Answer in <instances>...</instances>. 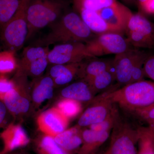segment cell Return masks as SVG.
<instances>
[{
    "mask_svg": "<svg viewBox=\"0 0 154 154\" xmlns=\"http://www.w3.org/2000/svg\"><path fill=\"white\" fill-rule=\"evenodd\" d=\"M149 55V54L146 53L141 51L140 53L135 62L131 74V81L130 84L144 80L145 76L143 69L144 63Z\"/></svg>",
    "mask_w": 154,
    "mask_h": 154,
    "instance_id": "30",
    "label": "cell"
},
{
    "mask_svg": "<svg viewBox=\"0 0 154 154\" xmlns=\"http://www.w3.org/2000/svg\"><path fill=\"white\" fill-rule=\"evenodd\" d=\"M116 105L134 112L154 102V82L144 80L105 93Z\"/></svg>",
    "mask_w": 154,
    "mask_h": 154,
    "instance_id": "2",
    "label": "cell"
},
{
    "mask_svg": "<svg viewBox=\"0 0 154 154\" xmlns=\"http://www.w3.org/2000/svg\"><path fill=\"white\" fill-rule=\"evenodd\" d=\"M148 128L149 130L151 131L152 133L154 135V120L148 124Z\"/></svg>",
    "mask_w": 154,
    "mask_h": 154,
    "instance_id": "38",
    "label": "cell"
},
{
    "mask_svg": "<svg viewBox=\"0 0 154 154\" xmlns=\"http://www.w3.org/2000/svg\"><path fill=\"white\" fill-rule=\"evenodd\" d=\"M109 154V152H108V151L107 150V151L105 152V153H104V154Z\"/></svg>",
    "mask_w": 154,
    "mask_h": 154,
    "instance_id": "41",
    "label": "cell"
},
{
    "mask_svg": "<svg viewBox=\"0 0 154 154\" xmlns=\"http://www.w3.org/2000/svg\"><path fill=\"white\" fill-rule=\"evenodd\" d=\"M115 81H116V78L113 67L86 82L96 95L110 88Z\"/></svg>",
    "mask_w": 154,
    "mask_h": 154,
    "instance_id": "24",
    "label": "cell"
},
{
    "mask_svg": "<svg viewBox=\"0 0 154 154\" xmlns=\"http://www.w3.org/2000/svg\"><path fill=\"white\" fill-rule=\"evenodd\" d=\"M56 107L69 119L76 116L82 109L80 102L67 99H63L60 101Z\"/></svg>",
    "mask_w": 154,
    "mask_h": 154,
    "instance_id": "29",
    "label": "cell"
},
{
    "mask_svg": "<svg viewBox=\"0 0 154 154\" xmlns=\"http://www.w3.org/2000/svg\"><path fill=\"white\" fill-rule=\"evenodd\" d=\"M64 99H72L78 102H91L95 98L96 94L85 81L73 83L61 91Z\"/></svg>",
    "mask_w": 154,
    "mask_h": 154,
    "instance_id": "18",
    "label": "cell"
},
{
    "mask_svg": "<svg viewBox=\"0 0 154 154\" xmlns=\"http://www.w3.org/2000/svg\"><path fill=\"white\" fill-rule=\"evenodd\" d=\"M68 122L69 118L57 107L46 110L37 118V124L42 132L53 137L65 131Z\"/></svg>",
    "mask_w": 154,
    "mask_h": 154,
    "instance_id": "12",
    "label": "cell"
},
{
    "mask_svg": "<svg viewBox=\"0 0 154 154\" xmlns=\"http://www.w3.org/2000/svg\"><path fill=\"white\" fill-rule=\"evenodd\" d=\"M1 137L5 144L4 149L0 152L1 154L25 146L29 142L25 131L18 125H9L1 134Z\"/></svg>",
    "mask_w": 154,
    "mask_h": 154,
    "instance_id": "15",
    "label": "cell"
},
{
    "mask_svg": "<svg viewBox=\"0 0 154 154\" xmlns=\"http://www.w3.org/2000/svg\"><path fill=\"white\" fill-rule=\"evenodd\" d=\"M137 117L148 124L154 120V102L147 107L133 112Z\"/></svg>",
    "mask_w": 154,
    "mask_h": 154,
    "instance_id": "32",
    "label": "cell"
},
{
    "mask_svg": "<svg viewBox=\"0 0 154 154\" xmlns=\"http://www.w3.org/2000/svg\"><path fill=\"white\" fill-rule=\"evenodd\" d=\"M96 12L108 25L122 34L125 32L127 25L133 14L126 6L117 2L113 5Z\"/></svg>",
    "mask_w": 154,
    "mask_h": 154,
    "instance_id": "14",
    "label": "cell"
},
{
    "mask_svg": "<svg viewBox=\"0 0 154 154\" xmlns=\"http://www.w3.org/2000/svg\"><path fill=\"white\" fill-rule=\"evenodd\" d=\"M89 57H96L108 54L115 55L125 52L130 48L127 39L122 34L107 33L97 35L85 43Z\"/></svg>",
    "mask_w": 154,
    "mask_h": 154,
    "instance_id": "7",
    "label": "cell"
},
{
    "mask_svg": "<svg viewBox=\"0 0 154 154\" xmlns=\"http://www.w3.org/2000/svg\"><path fill=\"white\" fill-rule=\"evenodd\" d=\"M110 131H96L89 128L82 129V143L78 154H96L99 148L108 139Z\"/></svg>",
    "mask_w": 154,
    "mask_h": 154,
    "instance_id": "16",
    "label": "cell"
},
{
    "mask_svg": "<svg viewBox=\"0 0 154 154\" xmlns=\"http://www.w3.org/2000/svg\"><path fill=\"white\" fill-rule=\"evenodd\" d=\"M119 114V112L115 104L111 113L104 121L97 124L92 125L89 127V128L96 131H111Z\"/></svg>",
    "mask_w": 154,
    "mask_h": 154,
    "instance_id": "31",
    "label": "cell"
},
{
    "mask_svg": "<svg viewBox=\"0 0 154 154\" xmlns=\"http://www.w3.org/2000/svg\"><path fill=\"white\" fill-rule=\"evenodd\" d=\"M82 129L78 126L66 130L56 136L54 139L63 149L71 154L78 151L82 143Z\"/></svg>",
    "mask_w": 154,
    "mask_h": 154,
    "instance_id": "19",
    "label": "cell"
},
{
    "mask_svg": "<svg viewBox=\"0 0 154 154\" xmlns=\"http://www.w3.org/2000/svg\"><path fill=\"white\" fill-rule=\"evenodd\" d=\"M28 77L17 69V72L12 79L15 85L14 89L3 99L8 111L14 116L23 115L30 110V97Z\"/></svg>",
    "mask_w": 154,
    "mask_h": 154,
    "instance_id": "6",
    "label": "cell"
},
{
    "mask_svg": "<svg viewBox=\"0 0 154 154\" xmlns=\"http://www.w3.org/2000/svg\"><path fill=\"white\" fill-rule=\"evenodd\" d=\"M153 143H154V137H153Z\"/></svg>",
    "mask_w": 154,
    "mask_h": 154,
    "instance_id": "42",
    "label": "cell"
},
{
    "mask_svg": "<svg viewBox=\"0 0 154 154\" xmlns=\"http://www.w3.org/2000/svg\"><path fill=\"white\" fill-rule=\"evenodd\" d=\"M90 103L91 106L86 109L79 119L77 125L79 127H89L104 121L115 105L105 94L95 97Z\"/></svg>",
    "mask_w": 154,
    "mask_h": 154,
    "instance_id": "11",
    "label": "cell"
},
{
    "mask_svg": "<svg viewBox=\"0 0 154 154\" xmlns=\"http://www.w3.org/2000/svg\"><path fill=\"white\" fill-rule=\"evenodd\" d=\"M82 62L54 65L49 71V76L55 86H63L70 83L79 75Z\"/></svg>",
    "mask_w": 154,
    "mask_h": 154,
    "instance_id": "17",
    "label": "cell"
},
{
    "mask_svg": "<svg viewBox=\"0 0 154 154\" xmlns=\"http://www.w3.org/2000/svg\"><path fill=\"white\" fill-rule=\"evenodd\" d=\"M138 139V130L121 118L119 114L112 129L109 154H137L136 144Z\"/></svg>",
    "mask_w": 154,
    "mask_h": 154,
    "instance_id": "5",
    "label": "cell"
},
{
    "mask_svg": "<svg viewBox=\"0 0 154 154\" xmlns=\"http://www.w3.org/2000/svg\"><path fill=\"white\" fill-rule=\"evenodd\" d=\"M2 154H26L24 152L22 151L15 150L12 151L8 152Z\"/></svg>",
    "mask_w": 154,
    "mask_h": 154,
    "instance_id": "37",
    "label": "cell"
},
{
    "mask_svg": "<svg viewBox=\"0 0 154 154\" xmlns=\"http://www.w3.org/2000/svg\"><path fill=\"white\" fill-rule=\"evenodd\" d=\"M136 1L138 3L140 7L141 6H142L146 2L147 0H136Z\"/></svg>",
    "mask_w": 154,
    "mask_h": 154,
    "instance_id": "40",
    "label": "cell"
},
{
    "mask_svg": "<svg viewBox=\"0 0 154 154\" xmlns=\"http://www.w3.org/2000/svg\"><path fill=\"white\" fill-rule=\"evenodd\" d=\"M138 129L137 154H154L153 134L148 127H139Z\"/></svg>",
    "mask_w": 154,
    "mask_h": 154,
    "instance_id": "25",
    "label": "cell"
},
{
    "mask_svg": "<svg viewBox=\"0 0 154 154\" xmlns=\"http://www.w3.org/2000/svg\"><path fill=\"white\" fill-rule=\"evenodd\" d=\"M49 26V32L37 39L33 46L48 47L51 45L86 43L97 35L88 28L79 15L75 12L65 14Z\"/></svg>",
    "mask_w": 154,
    "mask_h": 154,
    "instance_id": "1",
    "label": "cell"
},
{
    "mask_svg": "<svg viewBox=\"0 0 154 154\" xmlns=\"http://www.w3.org/2000/svg\"><path fill=\"white\" fill-rule=\"evenodd\" d=\"M125 32L129 44L134 48H154V24L143 14H132Z\"/></svg>",
    "mask_w": 154,
    "mask_h": 154,
    "instance_id": "8",
    "label": "cell"
},
{
    "mask_svg": "<svg viewBox=\"0 0 154 154\" xmlns=\"http://www.w3.org/2000/svg\"><path fill=\"white\" fill-rule=\"evenodd\" d=\"M66 5L65 0H30L27 11V40L38 30L59 19Z\"/></svg>",
    "mask_w": 154,
    "mask_h": 154,
    "instance_id": "3",
    "label": "cell"
},
{
    "mask_svg": "<svg viewBox=\"0 0 154 154\" xmlns=\"http://www.w3.org/2000/svg\"><path fill=\"white\" fill-rule=\"evenodd\" d=\"M140 8L146 14H154V0H147Z\"/></svg>",
    "mask_w": 154,
    "mask_h": 154,
    "instance_id": "35",
    "label": "cell"
},
{
    "mask_svg": "<svg viewBox=\"0 0 154 154\" xmlns=\"http://www.w3.org/2000/svg\"><path fill=\"white\" fill-rule=\"evenodd\" d=\"M116 2V0H73L77 11L85 9L96 12L113 5Z\"/></svg>",
    "mask_w": 154,
    "mask_h": 154,
    "instance_id": "26",
    "label": "cell"
},
{
    "mask_svg": "<svg viewBox=\"0 0 154 154\" xmlns=\"http://www.w3.org/2000/svg\"><path fill=\"white\" fill-rule=\"evenodd\" d=\"M20 0H0V29L13 17Z\"/></svg>",
    "mask_w": 154,
    "mask_h": 154,
    "instance_id": "28",
    "label": "cell"
},
{
    "mask_svg": "<svg viewBox=\"0 0 154 154\" xmlns=\"http://www.w3.org/2000/svg\"><path fill=\"white\" fill-rule=\"evenodd\" d=\"M15 53L9 50L0 51V74L9 73L17 69L18 61L15 57Z\"/></svg>",
    "mask_w": 154,
    "mask_h": 154,
    "instance_id": "27",
    "label": "cell"
},
{
    "mask_svg": "<svg viewBox=\"0 0 154 154\" xmlns=\"http://www.w3.org/2000/svg\"><path fill=\"white\" fill-rule=\"evenodd\" d=\"M34 145L37 154H71L59 145L54 138L46 134L37 138Z\"/></svg>",
    "mask_w": 154,
    "mask_h": 154,
    "instance_id": "23",
    "label": "cell"
},
{
    "mask_svg": "<svg viewBox=\"0 0 154 154\" xmlns=\"http://www.w3.org/2000/svg\"><path fill=\"white\" fill-rule=\"evenodd\" d=\"M77 11L86 25L96 35L107 33H120L108 25L96 11L85 9H80Z\"/></svg>",
    "mask_w": 154,
    "mask_h": 154,
    "instance_id": "21",
    "label": "cell"
},
{
    "mask_svg": "<svg viewBox=\"0 0 154 154\" xmlns=\"http://www.w3.org/2000/svg\"><path fill=\"white\" fill-rule=\"evenodd\" d=\"M144 72L145 77L154 82V55H149L144 63Z\"/></svg>",
    "mask_w": 154,
    "mask_h": 154,
    "instance_id": "34",
    "label": "cell"
},
{
    "mask_svg": "<svg viewBox=\"0 0 154 154\" xmlns=\"http://www.w3.org/2000/svg\"><path fill=\"white\" fill-rule=\"evenodd\" d=\"M8 111L4 102L3 101H0V128L4 125Z\"/></svg>",
    "mask_w": 154,
    "mask_h": 154,
    "instance_id": "36",
    "label": "cell"
},
{
    "mask_svg": "<svg viewBox=\"0 0 154 154\" xmlns=\"http://www.w3.org/2000/svg\"><path fill=\"white\" fill-rule=\"evenodd\" d=\"M32 85L31 99L36 105H40L53 96L54 84L49 76L36 78Z\"/></svg>",
    "mask_w": 154,
    "mask_h": 154,
    "instance_id": "20",
    "label": "cell"
},
{
    "mask_svg": "<svg viewBox=\"0 0 154 154\" xmlns=\"http://www.w3.org/2000/svg\"><path fill=\"white\" fill-rule=\"evenodd\" d=\"M89 58L83 42L57 45L48 54V63L53 65L77 63Z\"/></svg>",
    "mask_w": 154,
    "mask_h": 154,
    "instance_id": "10",
    "label": "cell"
},
{
    "mask_svg": "<svg viewBox=\"0 0 154 154\" xmlns=\"http://www.w3.org/2000/svg\"><path fill=\"white\" fill-rule=\"evenodd\" d=\"M48 47L31 46L23 50L18 61L17 69L28 76L36 78L41 76L47 68L48 61Z\"/></svg>",
    "mask_w": 154,
    "mask_h": 154,
    "instance_id": "9",
    "label": "cell"
},
{
    "mask_svg": "<svg viewBox=\"0 0 154 154\" xmlns=\"http://www.w3.org/2000/svg\"><path fill=\"white\" fill-rule=\"evenodd\" d=\"M30 0H20L11 19L0 29L1 39L7 50L16 52L23 47L28 35L27 11Z\"/></svg>",
    "mask_w": 154,
    "mask_h": 154,
    "instance_id": "4",
    "label": "cell"
},
{
    "mask_svg": "<svg viewBox=\"0 0 154 154\" xmlns=\"http://www.w3.org/2000/svg\"><path fill=\"white\" fill-rule=\"evenodd\" d=\"M125 3L127 4L128 5H131L134 4L136 2V0H122Z\"/></svg>",
    "mask_w": 154,
    "mask_h": 154,
    "instance_id": "39",
    "label": "cell"
},
{
    "mask_svg": "<svg viewBox=\"0 0 154 154\" xmlns=\"http://www.w3.org/2000/svg\"><path fill=\"white\" fill-rule=\"evenodd\" d=\"M13 80H10L3 75H0V101H3L5 96L14 89Z\"/></svg>",
    "mask_w": 154,
    "mask_h": 154,
    "instance_id": "33",
    "label": "cell"
},
{
    "mask_svg": "<svg viewBox=\"0 0 154 154\" xmlns=\"http://www.w3.org/2000/svg\"><path fill=\"white\" fill-rule=\"evenodd\" d=\"M140 51L136 48H130L125 52L115 55L113 68L119 85L125 86L130 83L134 65Z\"/></svg>",
    "mask_w": 154,
    "mask_h": 154,
    "instance_id": "13",
    "label": "cell"
},
{
    "mask_svg": "<svg viewBox=\"0 0 154 154\" xmlns=\"http://www.w3.org/2000/svg\"><path fill=\"white\" fill-rule=\"evenodd\" d=\"M113 67V59H94L87 63L82 62L79 75L85 81Z\"/></svg>",
    "mask_w": 154,
    "mask_h": 154,
    "instance_id": "22",
    "label": "cell"
}]
</instances>
